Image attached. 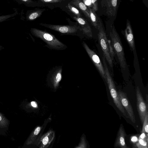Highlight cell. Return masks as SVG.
I'll return each instance as SVG.
<instances>
[{
    "label": "cell",
    "instance_id": "484cf974",
    "mask_svg": "<svg viewBox=\"0 0 148 148\" xmlns=\"http://www.w3.org/2000/svg\"><path fill=\"white\" fill-rule=\"evenodd\" d=\"M40 130V127H38L35 130L34 134V135H37L38 134Z\"/></svg>",
    "mask_w": 148,
    "mask_h": 148
},
{
    "label": "cell",
    "instance_id": "603a6c76",
    "mask_svg": "<svg viewBox=\"0 0 148 148\" xmlns=\"http://www.w3.org/2000/svg\"><path fill=\"white\" fill-rule=\"evenodd\" d=\"M137 143L141 146L145 147H148V141L141 139L139 137Z\"/></svg>",
    "mask_w": 148,
    "mask_h": 148
},
{
    "label": "cell",
    "instance_id": "277c9868",
    "mask_svg": "<svg viewBox=\"0 0 148 148\" xmlns=\"http://www.w3.org/2000/svg\"><path fill=\"white\" fill-rule=\"evenodd\" d=\"M98 37L99 43L103 53V56L110 66L113 68L112 61L110 55L108 39L103 27L98 30Z\"/></svg>",
    "mask_w": 148,
    "mask_h": 148
},
{
    "label": "cell",
    "instance_id": "4316f807",
    "mask_svg": "<svg viewBox=\"0 0 148 148\" xmlns=\"http://www.w3.org/2000/svg\"><path fill=\"white\" fill-rule=\"evenodd\" d=\"M131 140L132 142L135 143H136L138 141V140L136 136H134L132 137Z\"/></svg>",
    "mask_w": 148,
    "mask_h": 148
},
{
    "label": "cell",
    "instance_id": "ffe728a7",
    "mask_svg": "<svg viewBox=\"0 0 148 148\" xmlns=\"http://www.w3.org/2000/svg\"><path fill=\"white\" fill-rule=\"evenodd\" d=\"M8 124L7 120L0 114V128L6 127Z\"/></svg>",
    "mask_w": 148,
    "mask_h": 148
},
{
    "label": "cell",
    "instance_id": "8992f818",
    "mask_svg": "<svg viewBox=\"0 0 148 148\" xmlns=\"http://www.w3.org/2000/svg\"><path fill=\"white\" fill-rule=\"evenodd\" d=\"M39 25L60 33L70 34L76 33L79 29L76 25H54L40 23Z\"/></svg>",
    "mask_w": 148,
    "mask_h": 148
},
{
    "label": "cell",
    "instance_id": "83f0119b",
    "mask_svg": "<svg viewBox=\"0 0 148 148\" xmlns=\"http://www.w3.org/2000/svg\"><path fill=\"white\" fill-rule=\"evenodd\" d=\"M62 76L61 73H58L57 75L56 76V79L59 82L60 81L62 78Z\"/></svg>",
    "mask_w": 148,
    "mask_h": 148
},
{
    "label": "cell",
    "instance_id": "f546056e",
    "mask_svg": "<svg viewBox=\"0 0 148 148\" xmlns=\"http://www.w3.org/2000/svg\"><path fill=\"white\" fill-rule=\"evenodd\" d=\"M3 49L4 47L3 46L0 45V51L1 50Z\"/></svg>",
    "mask_w": 148,
    "mask_h": 148
},
{
    "label": "cell",
    "instance_id": "ba28073f",
    "mask_svg": "<svg viewBox=\"0 0 148 148\" xmlns=\"http://www.w3.org/2000/svg\"><path fill=\"white\" fill-rule=\"evenodd\" d=\"M118 92L121 102L125 109L129 118L133 123H135L136 120L134 111L127 97L124 92L120 90Z\"/></svg>",
    "mask_w": 148,
    "mask_h": 148
},
{
    "label": "cell",
    "instance_id": "52a82bcc",
    "mask_svg": "<svg viewBox=\"0 0 148 148\" xmlns=\"http://www.w3.org/2000/svg\"><path fill=\"white\" fill-rule=\"evenodd\" d=\"M136 95L137 110L141 121L143 124L146 113L148 111V106L145 102L138 86L136 88Z\"/></svg>",
    "mask_w": 148,
    "mask_h": 148
},
{
    "label": "cell",
    "instance_id": "d6986e66",
    "mask_svg": "<svg viewBox=\"0 0 148 148\" xmlns=\"http://www.w3.org/2000/svg\"><path fill=\"white\" fill-rule=\"evenodd\" d=\"M18 14L17 12L16 11L12 14L0 16V23L5 21L10 18L14 17Z\"/></svg>",
    "mask_w": 148,
    "mask_h": 148
},
{
    "label": "cell",
    "instance_id": "44dd1931",
    "mask_svg": "<svg viewBox=\"0 0 148 148\" xmlns=\"http://www.w3.org/2000/svg\"><path fill=\"white\" fill-rule=\"evenodd\" d=\"M108 42L109 45V52L112 61L115 53L111 42L110 40H108Z\"/></svg>",
    "mask_w": 148,
    "mask_h": 148
},
{
    "label": "cell",
    "instance_id": "5b68a950",
    "mask_svg": "<svg viewBox=\"0 0 148 148\" xmlns=\"http://www.w3.org/2000/svg\"><path fill=\"white\" fill-rule=\"evenodd\" d=\"M83 46L90 59L93 62L102 77L106 80V75L104 67L96 53L91 50L84 42H83Z\"/></svg>",
    "mask_w": 148,
    "mask_h": 148
},
{
    "label": "cell",
    "instance_id": "5bb4252c",
    "mask_svg": "<svg viewBox=\"0 0 148 148\" xmlns=\"http://www.w3.org/2000/svg\"><path fill=\"white\" fill-rule=\"evenodd\" d=\"M80 9L85 16L90 19L89 10L87 6L81 1L74 0L72 1L70 3Z\"/></svg>",
    "mask_w": 148,
    "mask_h": 148
},
{
    "label": "cell",
    "instance_id": "7c38bea8",
    "mask_svg": "<svg viewBox=\"0 0 148 148\" xmlns=\"http://www.w3.org/2000/svg\"><path fill=\"white\" fill-rule=\"evenodd\" d=\"M126 134L123 126L121 125L119 128L116 140L115 143L116 147L120 148H130L125 143Z\"/></svg>",
    "mask_w": 148,
    "mask_h": 148
},
{
    "label": "cell",
    "instance_id": "d4e9b609",
    "mask_svg": "<svg viewBox=\"0 0 148 148\" xmlns=\"http://www.w3.org/2000/svg\"><path fill=\"white\" fill-rule=\"evenodd\" d=\"M49 141V138L47 136L45 137L43 139L42 142L44 145H47Z\"/></svg>",
    "mask_w": 148,
    "mask_h": 148
},
{
    "label": "cell",
    "instance_id": "f1b7e54d",
    "mask_svg": "<svg viewBox=\"0 0 148 148\" xmlns=\"http://www.w3.org/2000/svg\"><path fill=\"white\" fill-rule=\"evenodd\" d=\"M32 106L34 107H36L37 106V104L34 101H32L31 102Z\"/></svg>",
    "mask_w": 148,
    "mask_h": 148
},
{
    "label": "cell",
    "instance_id": "9c48e42d",
    "mask_svg": "<svg viewBox=\"0 0 148 148\" xmlns=\"http://www.w3.org/2000/svg\"><path fill=\"white\" fill-rule=\"evenodd\" d=\"M101 3L102 7L106 9V13L108 15L111 16L115 15L118 6L117 0H103Z\"/></svg>",
    "mask_w": 148,
    "mask_h": 148
},
{
    "label": "cell",
    "instance_id": "3957f363",
    "mask_svg": "<svg viewBox=\"0 0 148 148\" xmlns=\"http://www.w3.org/2000/svg\"><path fill=\"white\" fill-rule=\"evenodd\" d=\"M102 60L106 75V80L114 102L116 106L123 114L126 117L129 118L127 112L121 102L118 92L116 90L114 81L109 71L106 63L105 58L104 56L103 57Z\"/></svg>",
    "mask_w": 148,
    "mask_h": 148
},
{
    "label": "cell",
    "instance_id": "6da1fadb",
    "mask_svg": "<svg viewBox=\"0 0 148 148\" xmlns=\"http://www.w3.org/2000/svg\"><path fill=\"white\" fill-rule=\"evenodd\" d=\"M30 32L33 35L41 39L52 49L61 50L67 47L65 45L48 32L34 28H31Z\"/></svg>",
    "mask_w": 148,
    "mask_h": 148
},
{
    "label": "cell",
    "instance_id": "8fae6325",
    "mask_svg": "<svg viewBox=\"0 0 148 148\" xmlns=\"http://www.w3.org/2000/svg\"><path fill=\"white\" fill-rule=\"evenodd\" d=\"M73 18L78 23L84 33L88 36L92 37V30L87 22L82 17L74 16Z\"/></svg>",
    "mask_w": 148,
    "mask_h": 148
},
{
    "label": "cell",
    "instance_id": "7a4b0ae2",
    "mask_svg": "<svg viewBox=\"0 0 148 148\" xmlns=\"http://www.w3.org/2000/svg\"><path fill=\"white\" fill-rule=\"evenodd\" d=\"M110 36L112 44L118 57L120 66L124 69L126 67L127 64L123 49L120 38L114 25L112 27Z\"/></svg>",
    "mask_w": 148,
    "mask_h": 148
},
{
    "label": "cell",
    "instance_id": "4fadbf2b",
    "mask_svg": "<svg viewBox=\"0 0 148 148\" xmlns=\"http://www.w3.org/2000/svg\"><path fill=\"white\" fill-rule=\"evenodd\" d=\"M89 10L90 19L94 27L98 30L102 26L100 18L95 12L91 8H88Z\"/></svg>",
    "mask_w": 148,
    "mask_h": 148
},
{
    "label": "cell",
    "instance_id": "30bf717a",
    "mask_svg": "<svg viewBox=\"0 0 148 148\" xmlns=\"http://www.w3.org/2000/svg\"><path fill=\"white\" fill-rule=\"evenodd\" d=\"M133 31L130 22L127 20L126 26L125 30V35L126 40L132 50L134 51L135 46Z\"/></svg>",
    "mask_w": 148,
    "mask_h": 148
},
{
    "label": "cell",
    "instance_id": "2e32d148",
    "mask_svg": "<svg viewBox=\"0 0 148 148\" xmlns=\"http://www.w3.org/2000/svg\"><path fill=\"white\" fill-rule=\"evenodd\" d=\"M84 4L88 8H91L95 11H97L98 10V2L97 0H83Z\"/></svg>",
    "mask_w": 148,
    "mask_h": 148
},
{
    "label": "cell",
    "instance_id": "e0dca14e",
    "mask_svg": "<svg viewBox=\"0 0 148 148\" xmlns=\"http://www.w3.org/2000/svg\"><path fill=\"white\" fill-rule=\"evenodd\" d=\"M143 126L141 131V133H145L148 137V112L146 113L145 119L143 123Z\"/></svg>",
    "mask_w": 148,
    "mask_h": 148
},
{
    "label": "cell",
    "instance_id": "9a60e30c",
    "mask_svg": "<svg viewBox=\"0 0 148 148\" xmlns=\"http://www.w3.org/2000/svg\"><path fill=\"white\" fill-rule=\"evenodd\" d=\"M42 11L40 10L35 11H28L26 14V19L29 21H32L36 19L41 14Z\"/></svg>",
    "mask_w": 148,
    "mask_h": 148
},
{
    "label": "cell",
    "instance_id": "ac0fdd59",
    "mask_svg": "<svg viewBox=\"0 0 148 148\" xmlns=\"http://www.w3.org/2000/svg\"><path fill=\"white\" fill-rule=\"evenodd\" d=\"M67 8L73 13L75 14L77 17H81V14L79 10L74 6L68 3Z\"/></svg>",
    "mask_w": 148,
    "mask_h": 148
},
{
    "label": "cell",
    "instance_id": "4dcf8cb0",
    "mask_svg": "<svg viewBox=\"0 0 148 148\" xmlns=\"http://www.w3.org/2000/svg\"><path fill=\"white\" fill-rule=\"evenodd\" d=\"M81 148L79 147V148Z\"/></svg>",
    "mask_w": 148,
    "mask_h": 148
},
{
    "label": "cell",
    "instance_id": "7402d4cb",
    "mask_svg": "<svg viewBox=\"0 0 148 148\" xmlns=\"http://www.w3.org/2000/svg\"><path fill=\"white\" fill-rule=\"evenodd\" d=\"M16 1L19 4H23L27 6L30 5L34 3L30 0H16Z\"/></svg>",
    "mask_w": 148,
    "mask_h": 148
},
{
    "label": "cell",
    "instance_id": "cb8c5ba5",
    "mask_svg": "<svg viewBox=\"0 0 148 148\" xmlns=\"http://www.w3.org/2000/svg\"><path fill=\"white\" fill-rule=\"evenodd\" d=\"M40 1L43 3H54L61 2L62 1L61 0H41Z\"/></svg>",
    "mask_w": 148,
    "mask_h": 148
}]
</instances>
